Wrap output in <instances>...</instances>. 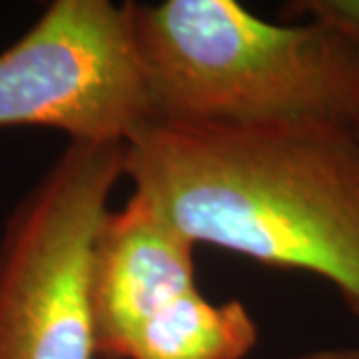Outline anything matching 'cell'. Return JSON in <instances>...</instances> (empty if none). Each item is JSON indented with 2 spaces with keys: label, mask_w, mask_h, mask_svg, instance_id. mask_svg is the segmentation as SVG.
<instances>
[{
  "label": "cell",
  "mask_w": 359,
  "mask_h": 359,
  "mask_svg": "<svg viewBox=\"0 0 359 359\" xmlns=\"http://www.w3.org/2000/svg\"><path fill=\"white\" fill-rule=\"evenodd\" d=\"M196 248L134 194L120 210H108L90 268L98 358L130 359L200 294Z\"/></svg>",
  "instance_id": "5b68a950"
},
{
  "label": "cell",
  "mask_w": 359,
  "mask_h": 359,
  "mask_svg": "<svg viewBox=\"0 0 359 359\" xmlns=\"http://www.w3.org/2000/svg\"><path fill=\"white\" fill-rule=\"evenodd\" d=\"M124 178L194 244L302 269L359 318V130L321 120L150 122Z\"/></svg>",
  "instance_id": "6da1fadb"
},
{
  "label": "cell",
  "mask_w": 359,
  "mask_h": 359,
  "mask_svg": "<svg viewBox=\"0 0 359 359\" xmlns=\"http://www.w3.org/2000/svg\"><path fill=\"white\" fill-rule=\"evenodd\" d=\"M292 359H359V347H327L316 349Z\"/></svg>",
  "instance_id": "52a82bcc"
},
{
  "label": "cell",
  "mask_w": 359,
  "mask_h": 359,
  "mask_svg": "<svg viewBox=\"0 0 359 359\" xmlns=\"http://www.w3.org/2000/svg\"><path fill=\"white\" fill-rule=\"evenodd\" d=\"M124 144L70 140L0 236V359H96L92 250Z\"/></svg>",
  "instance_id": "3957f363"
},
{
  "label": "cell",
  "mask_w": 359,
  "mask_h": 359,
  "mask_svg": "<svg viewBox=\"0 0 359 359\" xmlns=\"http://www.w3.org/2000/svg\"><path fill=\"white\" fill-rule=\"evenodd\" d=\"M282 16L327 26L359 48V0H295L283 4Z\"/></svg>",
  "instance_id": "8992f818"
},
{
  "label": "cell",
  "mask_w": 359,
  "mask_h": 359,
  "mask_svg": "<svg viewBox=\"0 0 359 359\" xmlns=\"http://www.w3.org/2000/svg\"><path fill=\"white\" fill-rule=\"evenodd\" d=\"M150 122L126 2L54 0L0 52V128L126 144Z\"/></svg>",
  "instance_id": "277c9868"
},
{
  "label": "cell",
  "mask_w": 359,
  "mask_h": 359,
  "mask_svg": "<svg viewBox=\"0 0 359 359\" xmlns=\"http://www.w3.org/2000/svg\"><path fill=\"white\" fill-rule=\"evenodd\" d=\"M358 130H359V128H358Z\"/></svg>",
  "instance_id": "ba28073f"
},
{
  "label": "cell",
  "mask_w": 359,
  "mask_h": 359,
  "mask_svg": "<svg viewBox=\"0 0 359 359\" xmlns=\"http://www.w3.org/2000/svg\"><path fill=\"white\" fill-rule=\"evenodd\" d=\"M126 11L154 122L359 128V48L332 28L269 22L233 0L126 2Z\"/></svg>",
  "instance_id": "7a4b0ae2"
}]
</instances>
